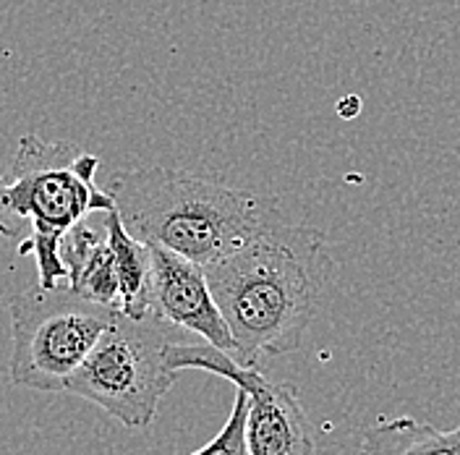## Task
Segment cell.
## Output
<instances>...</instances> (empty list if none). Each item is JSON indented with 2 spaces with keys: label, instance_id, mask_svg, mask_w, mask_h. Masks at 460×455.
<instances>
[{
  "label": "cell",
  "instance_id": "1",
  "mask_svg": "<svg viewBox=\"0 0 460 455\" xmlns=\"http://www.w3.org/2000/svg\"><path fill=\"white\" fill-rule=\"evenodd\" d=\"M204 272L233 333V356L257 367L261 356H283L304 343L330 272L327 238L280 218Z\"/></svg>",
  "mask_w": 460,
  "mask_h": 455
},
{
  "label": "cell",
  "instance_id": "11",
  "mask_svg": "<svg viewBox=\"0 0 460 455\" xmlns=\"http://www.w3.org/2000/svg\"><path fill=\"white\" fill-rule=\"evenodd\" d=\"M246 422H249V398H246L243 390H238L226 427L220 429L204 448H199L197 453L191 455H249Z\"/></svg>",
  "mask_w": 460,
  "mask_h": 455
},
{
  "label": "cell",
  "instance_id": "4",
  "mask_svg": "<svg viewBox=\"0 0 460 455\" xmlns=\"http://www.w3.org/2000/svg\"><path fill=\"white\" fill-rule=\"evenodd\" d=\"M11 314V382L40 393H66L118 312L71 288H27L5 301Z\"/></svg>",
  "mask_w": 460,
  "mask_h": 455
},
{
  "label": "cell",
  "instance_id": "7",
  "mask_svg": "<svg viewBox=\"0 0 460 455\" xmlns=\"http://www.w3.org/2000/svg\"><path fill=\"white\" fill-rule=\"evenodd\" d=\"M152 317L199 335L209 345L233 353L235 341L228 322L217 307L204 267L175 254L171 249L152 246Z\"/></svg>",
  "mask_w": 460,
  "mask_h": 455
},
{
  "label": "cell",
  "instance_id": "8",
  "mask_svg": "<svg viewBox=\"0 0 460 455\" xmlns=\"http://www.w3.org/2000/svg\"><path fill=\"white\" fill-rule=\"evenodd\" d=\"M105 238L115 259V272L120 283L118 312L131 319L152 317V252L149 244L137 238L123 226L118 210L105 212Z\"/></svg>",
  "mask_w": 460,
  "mask_h": 455
},
{
  "label": "cell",
  "instance_id": "2",
  "mask_svg": "<svg viewBox=\"0 0 460 455\" xmlns=\"http://www.w3.org/2000/svg\"><path fill=\"white\" fill-rule=\"evenodd\" d=\"M108 192L137 238L201 267L243 249L283 218L272 197L160 165L115 173Z\"/></svg>",
  "mask_w": 460,
  "mask_h": 455
},
{
  "label": "cell",
  "instance_id": "3",
  "mask_svg": "<svg viewBox=\"0 0 460 455\" xmlns=\"http://www.w3.org/2000/svg\"><path fill=\"white\" fill-rule=\"evenodd\" d=\"M97 155L71 142H45L24 134L11 163V178L0 175V236L16 238V254L31 256L40 285L68 288V267L60 256L66 233L92 212H111L115 200L94 175Z\"/></svg>",
  "mask_w": 460,
  "mask_h": 455
},
{
  "label": "cell",
  "instance_id": "9",
  "mask_svg": "<svg viewBox=\"0 0 460 455\" xmlns=\"http://www.w3.org/2000/svg\"><path fill=\"white\" fill-rule=\"evenodd\" d=\"M364 451L372 455H460V424L437 429L411 416H398L367 429Z\"/></svg>",
  "mask_w": 460,
  "mask_h": 455
},
{
  "label": "cell",
  "instance_id": "5",
  "mask_svg": "<svg viewBox=\"0 0 460 455\" xmlns=\"http://www.w3.org/2000/svg\"><path fill=\"white\" fill-rule=\"evenodd\" d=\"M168 343L171 335L163 319H131L118 312L94 351L68 379L66 393L100 406L123 427H149L160 400L178 379L168 361Z\"/></svg>",
  "mask_w": 460,
  "mask_h": 455
},
{
  "label": "cell",
  "instance_id": "12",
  "mask_svg": "<svg viewBox=\"0 0 460 455\" xmlns=\"http://www.w3.org/2000/svg\"><path fill=\"white\" fill-rule=\"evenodd\" d=\"M356 455H372V453H369V451H364V448H361V453H356Z\"/></svg>",
  "mask_w": 460,
  "mask_h": 455
},
{
  "label": "cell",
  "instance_id": "10",
  "mask_svg": "<svg viewBox=\"0 0 460 455\" xmlns=\"http://www.w3.org/2000/svg\"><path fill=\"white\" fill-rule=\"evenodd\" d=\"M71 290H76L79 296H84L89 301L115 309L120 307V283H118V272H115V259L111 252L108 238L100 241V246L92 252L84 264L71 275Z\"/></svg>",
  "mask_w": 460,
  "mask_h": 455
},
{
  "label": "cell",
  "instance_id": "6",
  "mask_svg": "<svg viewBox=\"0 0 460 455\" xmlns=\"http://www.w3.org/2000/svg\"><path fill=\"white\" fill-rule=\"evenodd\" d=\"M168 361L175 371L199 370L226 377L249 398L246 442L249 455H312L314 434L296 390L267 379L257 367L241 364L233 353L209 343H168Z\"/></svg>",
  "mask_w": 460,
  "mask_h": 455
}]
</instances>
